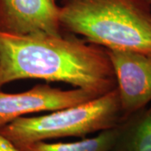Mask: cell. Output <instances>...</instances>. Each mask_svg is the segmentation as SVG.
Listing matches in <instances>:
<instances>
[{
  "label": "cell",
  "mask_w": 151,
  "mask_h": 151,
  "mask_svg": "<svg viewBox=\"0 0 151 151\" xmlns=\"http://www.w3.org/2000/svg\"><path fill=\"white\" fill-rule=\"evenodd\" d=\"M22 79L61 81L102 96L117 88L107 50L76 35L0 32V88Z\"/></svg>",
  "instance_id": "6da1fadb"
},
{
  "label": "cell",
  "mask_w": 151,
  "mask_h": 151,
  "mask_svg": "<svg viewBox=\"0 0 151 151\" xmlns=\"http://www.w3.org/2000/svg\"><path fill=\"white\" fill-rule=\"evenodd\" d=\"M60 21L107 50L151 52V6L142 0H61Z\"/></svg>",
  "instance_id": "7a4b0ae2"
},
{
  "label": "cell",
  "mask_w": 151,
  "mask_h": 151,
  "mask_svg": "<svg viewBox=\"0 0 151 151\" xmlns=\"http://www.w3.org/2000/svg\"><path fill=\"white\" fill-rule=\"evenodd\" d=\"M124 119L118 89L86 103L37 117H22L0 129L21 148L40 141L65 137H85L119 126Z\"/></svg>",
  "instance_id": "3957f363"
},
{
  "label": "cell",
  "mask_w": 151,
  "mask_h": 151,
  "mask_svg": "<svg viewBox=\"0 0 151 151\" xmlns=\"http://www.w3.org/2000/svg\"><path fill=\"white\" fill-rule=\"evenodd\" d=\"M107 52L124 119L151 102V52L118 50H107Z\"/></svg>",
  "instance_id": "277c9868"
},
{
  "label": "cell",
  "mask_w": 151,
  "mask_h": 151,
  "mask_svg": "<svg viewBox=\"0 0 151 151\" xmlns=\"http://www.w3.org/2000/svg\"><path fill=\"white\" fill-rule=\"evenodd\" d=\"M96 93L81 88L62 90L47 84L36 85L19 93L0 92V129L29 113L53 112L86 103Z\"/></svg>",
  "instance_id": "5b68a950"
},
{
  "label": "cell",
  "mask_w": 151,
  "mask_h": 151,
  "mask_svg": "<svg viewBox=\"0 0 151 151\" xmlns=\"http://www.w3.org/2000/svg\"><path fill=\"white\" fill-rule=\"evenodd\" d=\"M0 32L61 35L55 0H0Z\"/></svg>",
  "instance_id": "8992f818"
},
{
  "label": "cell",
  "mask_w": 151,
  "mask_h": 151,
  "mask_svg": "<svg viewBox=\"0 0 151 151\" xmlns=\"http://www.w3.org/2000/svg\"><path fill=\"white\" fill-rule=\"evenodd\" d=\"M111 151H151V105L124 118Z\"/></svg>",
  "instance_id": "52a82bcc"
},
{
  "label": "cell",
  "mask_w": 151,
  "mask_h": 151,
  "mask_svg": "<svg viewBox=\"0 0 151 151\" xmlns=\"http://www.w3.org/2000/svg\"><path fill=\"white\" fill-rule=\"evenodd\" d=\"M119 129L116 128L99 132L98 134L81 140L66 143H47L40 141L23 146L22 151H111L118 136Z\"/></svg>",
  "instance_id": "ba28073f"
},
{
  "label": "cell",
  "mask_w": 151,
  "mask_h": 151,
  "mask_svg": "<svg viewBox=\"0 0 151 151\" xmlns=\"http://www.w3.org/2000/svg\"><path fill=\"white\" fill-rule=\"evenodd\" d=\"M0 151H22L10 140L0 134Z\"/></svg>",
  "instance_id": "9c48e42d"
},
{
  "label": "cell",
  "mask_w": 151,
  "mask_h": 151,
  "mask_svg": "<svg viewBox=\"0 0 151 151\" xmlns=\"http://www.w3.org/2000/svg\"><path fill=\"white\" fill-rule=\"evenodd\" d=\"M142 1H144L145 4H149V5L151 6V0H142Z\"/></svg>",
  "instance_id": "30bf717a"
}]
</instances>
